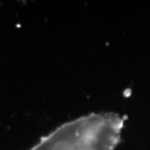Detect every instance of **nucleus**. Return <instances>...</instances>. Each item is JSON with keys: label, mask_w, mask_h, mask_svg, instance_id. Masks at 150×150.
I'll return each mask as SVG.
<instances>
[{"label": "nucleus", "mask_w": 150, "mask_h": 150, "mask_svg": "<svg viewBox=\"0 0 150 150\" xmlns=\"http://www.w3.org/2000/svg\"><path fill=\"white\" fill-rule=\"evenodd\" d=\"M123 127L119 114L91 113L62 124L29 150H114Z\"/></svg>", "instance_id": "f257e3e1"}]
</instances>
